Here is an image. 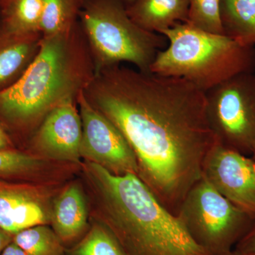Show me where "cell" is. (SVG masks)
Returning a JSON list of instances; mask_svg holds the SVG:
<instances>
[{"label":"cell","instance_id":"5b68a950","mask_svg":"<svg viewBox=\"0 0 255 255\" xmlns=\"http://www.w3.org/2000/svg\"><path fill=\"white\" fill-rule=\"evenodd\" d=\"M78 19L92 50L97 73L122 62L150 71L156 55L167 43L163 35L137 26L121 0H83Z\"/></svg>","mask_w":255,"mask_h":255},{"label":"cell","instance_id":"30bf717a","mask_svg":"<svg viewBox=\"0 0 255 255\" xmlns=\"http://www.w3.org/2000/svg\"><path fill=\"white\" fill-rule=\"evenodd\" d=\"M52 208L48 194L27 181L0 179V228L14 234L49 224Z\"/></svg>","mask_w":255,"mask_h":255},{"label":"cell","instance_id":"83f0119b","mask_svg":"<svg viewBox=\"0 0 255 255\" xmlns=\"http://www.w3.org/2000/svg\"><path fill=\"white\" fill-rule=\"evenodd\" d=\"M251 157H252V158L254 159V161L255 162V146L254 147V150H253V154H252Z\"/></svg>","mask_w":255,"mask_h":255},{"label":"cell","instance_id":"f546056e","mask_svg":"<svg viewBox=\"0 0 255 255\" xmlns=\"http://www.w3.org/2000/svg\"><path fill=\"white\" fill-rule=\"evenodd\" d=\"M4 1H5V0H0V4H1Z\"/></svg>","mask_w":255,"mask_h":255},{"label":"cell","instance_id":"e0dca14e","mask_svg":"<svg viewBox=\"0 0 255 255\" xmlns=\"http://www.w3.org/2000/svg\"><path fill=\"white\" fill-rule=\"evenodd\" d=\"M83 0H43L42 36H52L77 26Z\"/></svg>","mask_w":255,"mask_h":255},{"label":"cell","instance_id":"603a6c76","mask_svg":"<svg viewBox=\"0 0 255 255\" xmlns=\"http://www.w3.org/2000/svg\"><path fill=\"white\" fill-rule=\"evenodd\" d=\"M0 255H27L14 242L10 243Z\"/></svg>","mask_w":255,"mask_h":255},{"label":"cell","instance_id":"cb8c5ba5","mask_svg":"<svg viewBox=\"0 0 255 255\" xmlns=\"http://www.w3.org/2000/svg\"><path fill=\"white\" fill-rule=\"evenodd\" d=\"M13 235L0 228V255L4 248L12 242Z\"/></svg>","mask_w":255,"mask_h":255},{"label":"cell","instance_id":"484cf974","mask_svg":"<svg viewBox=\"0 0 255 255\" xmlns=\"http://www.w3.org/2000/svg\"><path fill=\"white\" fill-rule=\"evenodd\" d=\"M0 135H4V136H8L7 134L5 132L4 129L2 128V127L0 126Z\"/></svg>","mask_w":255,"mask_h":255},{"label":"cell","instance_id":"ba28073f","mask_svg":"<svg viewBox=\"0 0 255 255\" xmlns=\"http://www.w3.org/2000/svg\"><path fill=\"white\" fill-rule=\"evenodd\" d=\"M77 100L82 125L81 157L117 175H137L135 156L118 128L89 102L84 90Z\"/></svg>","mask_w":255,"mask_h":255},{"label":"cell","instance_id":"7a4b0ae2","mask_svg":"<svg viewBox=\"0 0 255 255\" xmlns=\"http://www.w3.org/2000/svg\"><path fill=\"white\" fill-rule=\"evenodd\" d=\"M97 189L102 223L127 255H210L196 244L177 216L135 174H114L87 162Z\"/></svg>","mask_w":255,"mask_h":255},{"label":"cell","instance_id":"f1b7e54d","mask_svg":"<svg viewBox=\"0 0 255 255\" xmlns=\"http://www.w3.org/2000/svg\"><path fill=\"white\" fill-rule=\"evenodd\" d=\"M126 1H128V2H129L130 4V3H132V1H134V0H126Z\"/></svg>","mask_w":255,"mask_h":255},{"label":"cell","instance_id":"7c38bea8","mask_svg":"<svg viewBox=\"0 0 255 255\" xmlns=\"http://www.w3.org/2000/svg\"><path fill=\"white\" fill-rule=\"evenodd\" d=\"M42 33L14 34L0 32V91L22 77L41 47Z\"/></svg>","mask_w":255,"mask_h":255},{"label":"cell","instance_id":"277c9868","mask_svg":"<svg viewBox=\"0 0 255 255\" xmlns=\"http://www.w3.org/2000/svg\"><path fill=\"white\" fill-rule=\"evenodd\" d=\"M160 34L169 46L156 55L152 73L184 79L204 92L236 75L254 73L255 46L188 23H177Z\"/></svg>","mask_w":255,"mask_h":255},{"label":"cell","instance_id":"7402d4cb","mask_svg":"<svg viewBox=\"0 0 255 255\" xmlns=\"http://www.w3.org/2000/svg\"><path fill=\"white\" fill-rule=\"evenodd\" d=\"M233 251L243 254L255 255V223L246 236L238 242Z\"/></svg>","mask_w":255,"mask_h":255},{"label":"cell","instance_id":"3957f363","mask_svg":"<svg viewBox=\"0 0 255 255\" xmlns=\"http://www.w3.org/2000/svg\"><path fill=\"white\" fill-rule=\"evenodd\" d=\"M76 28L42 37L39 51L22 77L0 91V126L12 142L38 119L78 98L93 78L75 39Z\"/></svg>","mask_w":255,"mask_h":255},{"label":"cell","instance_id":"52a82bcc","mask_svg":"<svg viewBox=\"0 0 255 255\" xmlns=\"http://www.w3.org/2000/svg\"><path fill=\"white\" fill-rule=\"evenodd\" d=\"M206 116L218 143L251 156L255 146V74L236 75L206 92Z\"/></svg>","mask_w":255,"mask_h":255},{"label":"cell","instance_id":"ffe728a7","mask_svg":"<svg viewBox=\"0 0 255 255\" xmlns=\"http://www.w3.org/2000/svg\"><path fill=\"white\" fill-rule=\"evenodd\" d=\"M68 255H127L112 231L103 223H97Z\"/></svg>","mask_w":255,"mask_h":255},{"label":"cell","instance_id":"d4e9b609","mask_svg":"<svg viewBox=\"0 0 255 255\" xmlns=\"http://www.w3.org/2000/svg\"><path fill=\"white\" fill-rule=\"evenodd\" d=\"M14 145L9 137L0 135V150L14 149Z\"/></svg>","mask_w":255,"mask_h":255},{"label":"cell","instance_id":"4316f807","mask_svg":"<svg viewBox=\"0 0 255 255\" xmlns=\"http://www.w3.org/2000/svg\"><path fill=\"white\" fill-rule=\"evenodd\" d=\"M229 255H248L243 254V253H238V252L233 251L232 252V253H231V254H230Z\"/></svg>","mask_w":255,"mask_h":255},{"label":"cell","instance_id":"ac0fdd59","mask_svg":"<svg viewBox=\"0 0 255 255\" xmlns=\"http://www.w3.org/2000/svg\"><path fill=\"white\" fill-rule=\"evenodd\" d=\"M12 241L27 255H65V246L53 228L41 224L13 236Z\"/></svg>","mask_w":255,"mask_h":255},{"label":"cell","instance_id":"5bb4252c","mask_svg":"<svg viewBox=\"0 0 255 255\" xmlns=\"http://www.w3.org/2000/svg\"><path fill=\"white\" fill-rule=\"evenodd\" d=\"M189 9V0H134L127 9L137 26L160 34L180 21L187 23Z\"/></svg>","mask_w":255,"mask_h":255},{"label":"cell","instance_id":"9a60e30c","mask_svg":"<svg viewBox=\"0 0 255 255\" xmlns=\"http://www.w3.org/2000/svg\"><path fill=\"white\" fill-rule=\"evenodd\" d=\"M224 34L246 46H255V0H220Z\"/></svg>","mask_w":255,"mask_h":255},{"label":"cell","instance_id":"8992f818","mask_svg":"<svg viewBox=\"0 0 255 255\" xmlns=\"http://www.w3.org/2000/svg\"><path fill=\"white\" fill-rule=\"evenodd\" d=\"M177 217L210 255L231 254L255 223V214L235 205L202 177L188 191Z\"/></svg>","mask_w":255,"mask_h":255},{"label":"cell","instance_id":"4fadbf2b","mask_svg":"<svg viewBox=\"0 0 255 255\" xmlns=\"http://www.w3.org/2000/svg\"><path fill=\"white\" fill-rule=\"evenodd\" d=\"M50 223L64 245L77 241L83 236L87 226V209L78 185L72 184L55 199Z\"/></svg>","mask_w":255,"mask_h":255},{"label":"cell","instance_id":"8fae6325","mask_svg":"<svg viewBox=\"0 0 255 255\" xmlns=\"http://www.w3.org/2000/svg\"><path fill=\"white\" fill-rule=\"evenodd\" d=\"M74 102L50 111L32 140L33 147L49 158L73 162L81 157L82 120Z\"/></svg>","mask_w":255,"mask_h":255},{"label":"cell","instance_id":"44dd1931","mask_svg":"<svg viewBox=\"0 0 255 255\" xmlns=\"http://www.w3.org/2000/svg\"><path fill=\"white\" fill-rule=\"evenodd\" d=\"M189 1L188 23L210 33L224 34L220 15V0Z\"/></svg>","mask_w":255,"mask_h":255},{"label":"cell","instance_id":"2e32d148","mask_svg":"<svg viewBox=\"0 0 255 255\" xmlns=\"http://www.w3.org/2000/svg\"><path fill=\"white\" fill-rule=\"evenodd\" d=\"M43 0H5L0 4V32L41 33Z\"/></svg>","mask_w":255,"mask_h":255},{"label":"cell","instance_id":"d6986e66","mask_svg":"<svg viewBox=\"0 0 255 255\" xmlns=\"http://www.w3.org/2000/svg\"><path fill=\"white\" fill-rule=\"evenodd\" d=\"M45 165L36 156L18 149L0 150V179L28 182Z\"/></svg>","mask_w":255,"mask_h":255},{"label":"cell","instance_id":"9c48e42d","mask_svg":"<svg viewBox=\"0 0 255 255\" xmlns=\"http://www.w3.org/2000/svg\"><path fill=\"white\" fill-rule=\"evenodd\" d=\"M202 177L221 195L255 215V162L216 142L206 156Z\"/></svg>","mask_w":255,"mask_h":255},{"label":"cell","instance_id":"6da1fadb","mask_svg":"<svg viewBox=\"0 0 255 255\" xmlns=\"http://www.w3.org/2000/svg\"><path fill=\"white\" fill-rule=\"evenodd\" d=\"M96 73L85 97L123 134L136 158L137 176L177 216L217 142L206 92L182 78L119 65Z\"/></svg>","mask_w":255,"mask_h":255}]
</instances>
